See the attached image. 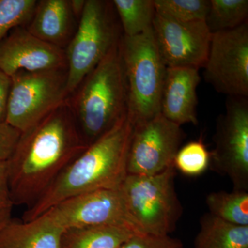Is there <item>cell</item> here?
Here are the masks:
<instances>
[{
    "label": "cell",
    "instance_id": "obj_1",
    "mask_svg": "<svg viewBox=\"0 0 248 248\" xmlns=\"http://www.w3.org/2000/svg\"><path fill=\"white\" fill-rule=\"evenodd\" d=\"M87 147L67 99L21 133L7 161L10 200L14 205L28 208L35 203Z\"/></svg>",
    "mask_w": 248,
    "mask_h": 248
},
{
    "label": "cell",
    "instance_id": "obj_2",
    "mask_svg": "<svg viewBox=\"0 0 248 248\" xmlns=\"http://www.w3.org/2000/svg\"><path fill=\"white\" fill-rule=\"evenodd\" d=\"M134 122L127 114L68 165L35 203L23 221H31L71 197L99 190L119 189L128 175L127 164Z\"/></svg>",
    "mask_w": 248,
    "mask_h": 248
},
{
    "label": "cell",
    "instance_id": "obj_3",
    "mask_svg": "<svg viewBox=\"0 0 248 248\" xmlns=\"http://www.w3.org/2000/svg\"><path fill=\"white\" fill-rule=\"evenodd\" d=\"M68 102L80 135L88 146L128 114L120 42L81 80L68 96Z\"/></svg>",
    "mask_w": 248,
    "mask_h": 248
},
{
    "label": "cell",
    "instance_id": "obj_4",
    "mask_svg": "<svg viewBox=\"0 0 248 248\" xmlns=\"http://www.w3.org/2000/svg\"><path fill=\"white\" fill-rule=\"evenodd\" d=\"M120 50L134 124L160 113L166 67L155 42L153 28L141 35H122Z\"/></svg>",
    "mask_w": 248,
    "mask_h": 248
},
{
    "label": "cell",
    "instance_id": "obj_5",
    "mask_svg": "<svg viewBox=\"0 0 248 248\" xmlns=\"http://www.w3.org/2000/svg\"><path fill=\"white\" fill-rule=\"evenodd\" d=\"M176 175L174 167L154 175L128 174L120 186L127 208L143 234L169 236L175 231L183 213Z\"/></svg>",
    "mask_w": 248,
    "mask_h": 248
},
{
    "label": "cell",
    "instance_id": "obj_6",
    "mask_svg": "<svg viewBox=\"0 0 248 248\" xmlns=\"http://www.w3.org/2000/svg\"><path fill=\"white\" fill-rule=\"evenodd\" d=\"M123 35L112 1L86 0L66 51L69 94Z\"/></svg>",
    "mask_w": 248,
    "mask_h": 248
},
{
    "label": "cell",
    "instance_id": "obj_7",
    "mask_svg": "<svg viewBox=\"0 0 248 248\" xmlns=\"http://www.w3.org/2000/svg\"><path fill=\"white\" fill-rule=\"evenodd\" d=\"M6 122L21 133L66 102L67 67L45 71H19L11 76Z\"/></svg>",
    "mask_w": 248,
    "mask_h": 248
},
{
    "label": "cell",
    "instance_id": "obj_8",
    "mask_svg": "<svg viewBox=\"0 0 248 248\" xmlns=\"http://www.w3.org/2000/svg\"><path fill=\"white\" fill-rule=\"evenodd\" d=\"M210 166L230 178L233 190L248 191V97H228L217 119Z\"/></svg>",
    "mask_w": 248,
    "mask_h": 248
},
{
    "label": "cell",
    "instance_id": "obj_9",
    "mask_svg": "<svg viewBox=\"0 0 248 248\" xmlns=\"http://www.w3.org/2000/svg\"><path fill=\"white\" fill-rule=\"evenodd\" d=\"M203 78L217 93L248 97V22L212 34Z\"/></svg>",
    "mask_w": 248,
    "mask_h": 248
},
{
    "label": "cell",
    "instance_id": "obj_10",
    "mask_svg": "<svg viewBox=\"0 0 248 248\" xmlns=\"http://www.w3.org/2000/svg\"><path fill=\"white\" fill-rule=\"evenodd\" d=\"M45 214L63 229L83 227L122 226L145 235L130 215L120 189L81 194L54 205Z\"/></svg>",
    "mask_w": 248,
    "mask_h": 248
},
{
    "label": "cell",
    "instance_id": "obj_11",
    "mask_svg": "<svg viewBox=\"0 0 248 248\" xmlns=\"http://www.w3.org/2000/svg\"><path fill=\"white\" fill-rule=\"evenodd\" d=\"M186 135L182 127L159 113L134 124L127 172L154 175L174 167V161Z\"/></svg>",
    "mask_w": 248,
    "mask_h": 248
},
{
    "label": "cell",
    "instance_id": "obj_12",
    "mask_svg": "<svg viewBox=\"0 0 248 248\" xmlns=\"http://www.w3.org/2000/svg\"><path fill=\"white\" fill-rule=\"evenodd\" d=\"M153 31L167 68H203L213 34L205 21L176 22L156 14Z\"/></svg>",
    "mask_w": 248,
    "mask_h": 248
},
{
    "label": "cell",
    "instance_id": "obj_13",
    "mask_svg": "<svg viewBox=\"0 0 248 248\" xmlns=\"http://www.w3.org/2000/svg\"><path fill=\"white\" fill-rule=\"evenodd\" d=\"M67 67L64 49L49 45L18 27L0 40V71L11 77L19 71Z\"/></svg>",
    "mask_w": 248,
    "mask_h": 248
},
{
    "label": "cell",
    "instance_id": "obj_14",
    "mask_svg": "<svg viewBox=\"0 0 248 248\" xmlns=\"http://www.w3.org/2000/svg\"><path fill=\"white\" fill-rule=\"evenodd\" d=\"M200 71L194 68H167L160 103V113L182 126L198 124L197 87Z\"/></svg>",
    "mask_w": 248,
    "mask_h": 248
},
{
    "label": "cell",
    "instance_id": "obj_15",
    "mask_svg": "<svg viewBox=\"0 0 248 248\" xmlns=\"http://www.w3.org/2000/svg\"><path fill=\"white\" fill-rule=\"evenodd\" d=\"M78 26L71 0H40L25 27L37 38L65 50Z\"/></svg>",
    "mask_w": 248,
    "mask_h": 248
},
{
    "label": "cell",
    "instance_id": "obj_16",
    "mask_svg": "<svg viewBox=\"0 0 248 248\" xmlns=\"http://www.w3.org/2000/svg\"><path fill=\"white\" fill-rule=\"evenodd\" d=\"M64 231L45 214L31 221L11 219L0 231V248H60Z\"/></svg>",
    "mask_w": 248,
    "mask_h": 248
},
{
    "label": "cell",
    "instance_id": "obj_17",
    "mask_svg": "<svg viewBox=\"0 0 248 248\" xmlns=\"http://www.w3.org/2000/svg\"><path fill=\"white\" fill-rule=\"evenodd\" d=\"M137 234L122 226H97L65 230L60 248H120Z\"/></svg>",
    "mask_w": 248,
    "mask_h": 248
},
{
    "label": "cell",
    "instance_id": "obj_18",
    "mask_svg": "<svg viewBox=\"0 0 248 248\" xmlns=\"http://www.w3.org/2000/svg\"><path fill=\"white\" fill-rule=\"evenodd\" d=\"M194 248H248V226H238L204 214Z\"/></svg>",
    "mask_w": 248,
    "mask_h": 248
},
{
    "label": "cell",
    "instance_id": "obj_19",
    "mask_svg": "<svg viewBox=\"0 0 248 248\" xmlns=\"http://www.w3.org/2000/svg\"><path fill=\"white\" fill-rule=\"evenodd\" d=\"M123 35H141L153 28L156 11L154 0H113Z\"/></svg>",
    "mask_w": 248,
    "mask_h": 248
},
{
    "label": "cell",
    "instance_id": "obj_20",
    "mask_svg": "<svg viewBox=\"0 0 248 248\" xmlns=\"http://www.w3.org/2000/svg\"><path fill=\"white\" fill-rule=\"evenodd\" d=\"M209 213L238 226H248V192H214L207 195Z\"/></svg>",
    "mask_w": 248,
    "mask_h": 248
},
{
    "label": "cell",
    "instance_id": "obj_21",
    "mask_svg": "<svg viewBox=\"0 0 248 248\" xmlns=\"http://www.w3.org/2000/svg\"><path fill=\"white\" fill-rule=\"evenodd\" d=\"M248 0H209L205 22L212 33L231 30L248 22Z\"/></svg>",
    "mask_w": 248,
    "mask_h": 248
},
{
    "label": "cell",
    "instance_id": "obj_22",
    "mask_svg": "<svg viewBox=\"0 0 248 248\" xmlns=\"http://www.w3.org/2000/svg\"><path fill=\"white\" fill-rule=\"evenodd\" d=\"M156 14L180 22L205 21L209 0H154Z\"/></svg>",
    "mask_w": 248,
    "mask_h": 248
},
{
    "label": "cell",
    "instance_id": "obj_23",
    "mask_svg": "<svg viewBox=\"0 0 248 248\" xmlns=\"http://www.w3.org/2000/svg\"><path fill=\"white\" fill-rule=\"evenodd\" d=\"M210 163V152L202 140L189 142L179 148L174 165L176 169L188 176L200 175Z\"/></svg>",
    "mask_w": 248,
    "mask_h": 248
},
{
    "label": "cell",
    "instance_id": "obj_24",
    "mask_svg": "<svg viewBox=\"0 0 248 248\" xmlns=\"http://www.w3.org/2000/svg\"><path fill=\"white\" fill-rule=\"evenodd\" d=\"M37 0H0V40L18 27H25L30 20Z\"/></svg>",
    "mask_w": 248,
    "mask_h": 248
},
{
    "label": "cell",
    "instance_id": "obj_25",
    "mask_svg": "<svg viewBox=\"0 0 248 248\" xmlns=\"http://www.w3.org/2000/svg\"><path fill=\"white\" fill-rule=\"evenodd\" d=\"M120 248H184L182 241L169 236L135 234Z\"/></svg>",
    "mask_w": 248,
    "mask_h": 248
},
{
    "label": "cell",
    "instance_id": "obj_26",
    "mask_svg": "<svg viewBox=\"0 0 248 248\" xmlns=\"http://www.w3.org/2000/svg\"><path fill=\"white\" fill-rule=\"evenodd\" d=\"M21 132L6 122L0 123V161H7L16 149Z\"/></svg>",
    "mask_w": 248,
    "mask_h": 248
},
{
    "label": "cell",
    "instance_id": "obj_27",
    "mask_svg": "<svg viewBox=\"0 0 248 248\" xmlns=\"http://www.w3.org/2000/svg\"><path fill=\"white\" fill-rule=\"evenodd\" d=\"M11 85V77L0 71V123L6 122Z\"/></svg>",
    "mask_w": 248,
    "mask_h": 248
},
{
    "label": "cell",
    "instance_id": "obj_28",
    "mask_svg": "<svg viewBox=\"0 0 248 248\" xmlns=\"http://www.w3.org/2000/svg\"><path fill=\"white\" fill-rule=\"evenodd\" d=\"M0 202H11L10 200L7 161H0Z\"/></svg>",
    "mask_w": 248,
    "mask_h": 248
},
{
    "label": "cell",
    "instance_id": "obj_29",
    "mask_svg": "<svg viewBox=\"0 0 248 248\" xmlns=\"http://www.w3.org/2000/svg\"><path fill=\"white\" fill-rule=\"evenodd\" d=\"M13 208L14 204L11 202H0V231L12 219Z\"/></svg>",
    "mask_w": 248,
    "mask_h": 248
},
{
    "label": "cell",
    "instance_id": "obj_30",
    "mask_svg": "<svg viewBox=\"0 0 248 248\" xmlns=\"http://www.w3.org/2000/svg\"><path fill=\"white\" fill-rule=\"evenodd\" d=\"M86 1V0H71L72 11L78 22L84 11Z\"/></svg>",
    "mask_w": 248,
    "mask_h": 248
}]
</instances>
